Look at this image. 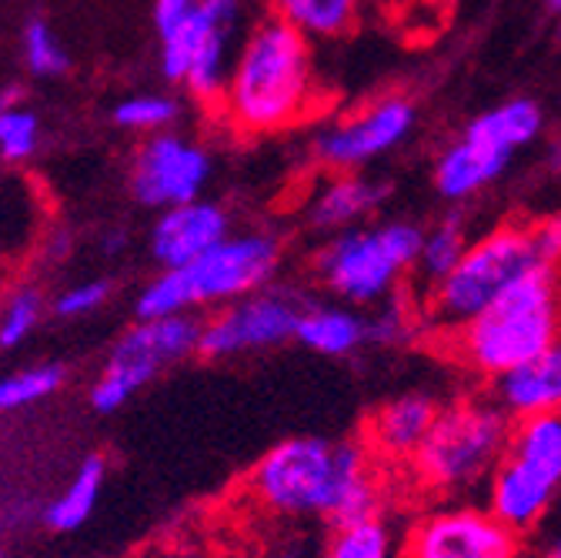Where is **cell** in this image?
Instances as JSON below:
<instances>
[{"instance_id":"obj_1","label":"cell","mask_w":561,"mask_h":558,"mask_svg":"<svg viewBox=\"0 0 561 558\" xmlns=\"http://www.w3.org/2000/svg\"><path fill=\"white\" fill-rule=\"evenodd\" d=\"M321 101L311 41L274 14H257L234 54L218 114L244 137L305 124Z\"/></svg>"},{"instance_id":"obj_2","label":"cell","mask_w":561,"mask_h":558,"mask_svg":"<svg viewBox=\"0 0 561 558\" xmlns=\"http://www.w3.org/2000/svg\"><path fill=\"white\" fill-rule=\"evenodd\" d=\"M251 492L277 515H321L334 528L378 515L381 488L371 452L358 442L285 439L257 462Z\"/></svg>"},{"instance_id":"obj_3","label":"cell","mask_w":561,"mask_h":558,"mask_svg":"<svg viewBox=\"0 0 561 558\" xmlns=\"http://www.w3.org/2000/svg\"><path fill=\"white\" fill-rule=\"evenodd\" d=\"M538 267H561V218L505 221L471 238L461 261L425 292V321L451 334Z\"/></svg>"},{"instance_id":"obj_4","label":"cell","mask_w":561,"mask_h":558,"mask_svg":"<svg viewBox=\"0 0 561 558\" xmlns=\"http://www.w3.org/2000/svg\"><path fill=\"white\" fill-rule=\"evenodd\" d=\"M445 338L451 344V355L488 382L525 365L561 338L558 271L538 267L525 274L522 282H515Z\"/></svg>"},{"instance_id":"obj_5","label":"cell","mask_w":561,"mask_h":558,"mask_svg":"<svg viewBox=\"0 0 561 558\" xmlns=\"http://www.w3.org/2000/svg\"><path fill=\"white\" fill-rule=\"evenodd\" d=\"M421 238L425 228L414 221L355 225L321 244L314 254V274L344 305H381L394 295L401 277L414 271Z\"/></svg>"},{"instance_id":"obj_6","label":"cell","mask_w":561,"mask_h":558,"mask_svg":"<svg viewBox=\"0 0 561 558\" xmlns=\"http://www.w3.org/2000/svg\"><path fill=\"white\" fill-rule=\"evenodd\" d=\"M512 418L491 401H458L438 411L428 439L411 458L414 478L428 492L451 499L491 478L505 455Z\"/></svg>"},{"instance_id":"obj_7","label":"cell","mask_w":561,"mask_h":558,"mask_svg":"<svg viewBox=\"0 0 561 558\" xmlns=\"http://www.w3.org/2000/svg\"><path fill=\"white\" fill-rule=\"evenodd\" d=\"M545 130V111L531 98H508L481 111L448 141L435 161V187L445 201H471L495 184L512 158L535 145Z\"/></svg>"},{"instance_id":"obj_8","label":"cell","mask_w":561,"mask_h":558,"mask_svg":"<svg viewBox=\"0 0 561 558\" xmlns=\"http://www.w3.org/2000/svg\"><path fill=\"white\" fill-rule=\"evenodd\" d=\"M254 18V0H201L184 24L161 37V75L184 84L197 104L218 111L234 54Z\"/></svg>"},{"instance_id":"obj_9","label":"cell","mask_w":561,"mask_h":558,"mask_svg":"<svg viewBox=\"0 0 561 558\" xmlns=\"http://www.w3.org/2000/svg\"><path fill=\"white\" fill-rule=\"evenodd\" d=\"M197 338H201V321L194 315L137 318V324L127 328L111 348L107 365L91 388L94 411L111 414L124 408L130 395L151 385L161 372L197 355Z\"/></svg>"},{"instance_id":"obj_10","label":"cell","mask_w":561,"mask_h":558,"mask_svg":"<svg viewBox=\"0 0 561 558\" xmlns=\"http://www.w3.org/2000/svg\"><path fill=\"white\" fill-rule=\"evenodd\" d=\"M280 261H285V241L267 228H248V231H228L197 261L174 271L184 285L187 308L197 311V308H221L234 298L274 285Z\"/></svg>"},{"instance_id":"obj_11","label":"cell","mask_w":561,"mask_h":558,"mask_svg":"<svg viewBox=\"0 0 561 558\" xmlns=\"http://www.w3.org/2000/svg\"><path fill=\"white\" fill-rule=\"evenodd\" d=\"M305 305L308 301L288 285H267L261 292L234 298L221 305L207 321H201L197 355L225 362L280 348L295 338Z\"/></svg>"},{"instance_id":"obj_12","label":"cell","mask_w":561,"mask_h":558,"mask_svg":"<svg viewBox=\"0 0 561 558\" xmlns=\"http://www.w3.org/2000/svg\"><path fill=\"white\" fill-rule=\"evenodd\" d=\"M417 124V107L404 94L368 101L355 114H344L311 137V155L328 171H362L371 161L398 151Z\"/></svg>"},{"instance_id":"obj_13","label":"cell","mask_w":561,"mask_h":558,"mask_svg":"<svg viewBox=\"0 0 561 558\" xmlns=\"http://www.w3.org/2000/svg\"><path fill=\"white\" fill-rule=\"evenodd\" d=\"M210 174H215V161H210L207 148L168 127L140 141L130 158L127 184L137 204L164 212V207L201 197Z\"/></svg>"},{"instance_id":"obj_14","label":"cell","mask_w":561,"mask_h":558,"mask_svg":"<svg viewBox=\"0 0 561 558\" xmlns=\"http://www.w3.org/2000/svg\"><path fill=\"white\" fill-rule=\"evenodd\" d=\"M408 558H522V535L488 505H451L421 515L408 538Z\"/></svg>"},{"instance_id":"obj_15","label":"cell","mask_w":561,"mask_h":558,"mask_svg":"<svg viewBox=\"0 0 561 558\" xmlns=\"http://www.w3.org/2000/svg\"><path fill=\"white\" fill-rule=\"evenodd\" d=\"M231 231V218L221 204L194 197L158 212L151 228V254L161 267H184L215 248Z\"/></svg>"},{"instance_id":"obj_16","label":"cell","mask_w":561,"mask_h":558,"mask_svg":"<svg viewBox=\"0 0 561 558\" xmlns=\"http://www.w3.org/2000/svg\"><path fill=\"white\" fill-rule=\"evenodd\" d=\"M385 197H388V187L358 171H331V178L321 181L308 194L305 221L314 231L337 235L355 225H365L385 204Z\"/></svg>"},{"instance_id":"obj_17","label":"cell","mask_w":561,"mask_h":558,"mask_svg":"<svg viewBox=\"0 0 561 558\" xmlns=\"http://www.w3.org/2000/svg\"><path fill=\"white\" fill-rule=\"evenodd\" d=\"M438 411L442 405L425 391H408V395L385 401L371 414V425H368L371 452L388 462H411L421 442L428 439Z\"/></svg>"},{"instance_id":"obj_18","label":"cell","mask_w":561,"mask_h":558,"mask_svg":"<svg viewBox=\"0 0 561 558\" xmlns=\"http://www.w3.org/2000/svg\"><path fill=\"white\" fill-rule=\"evenodd\" d=\"M495 405L512 418L561 411V338L541 355L495 378Z\"/></svg>"},{"instance_id":"obj_19","label":"cell","mask_w":561,"mask_h":558,"mask_svg":"<svg viewBox=\"0 0 561 558\" xmlns=\"http://www.w3.org/2000/svg\"><path fill=\"white\" fill-rule=\"evenodd\" d=\"M554 499H558L554 488L541 485L535 475H528L505 455L499 458L495 471L488 478V509L518 535L535 532L551 512Z\"/></svg>"},{"instance_id":"obj_20","label":"cell","mask_w":561,"mask_h":558,"mask_svg":"<svg viewBox=\"0 0 561 558\" xmlns=\"http://www.w3.org/2000/svg\"><path fill=\"white\" fill-rule=\"evenodd\" d=\"M295 341L324 358H351L371 341L368 315L355 305H305Z\"/></svg>"},{"instance_id":"obj_21","label":"cell","mask_w":561,"mask_h":558,"mask_svg":"<svg viewBox=\"0 0 561 558\" xmlns=\"http://www.w3.org/2000/svg\"><path fill=\"white\" fill-rule=\"evenodd\" d=\"M505 458L561 492V411L515 418Z\"/></svg>"},{"instance_id":"obj_22","label":"cell","mask_w":561,"mask_h":558,"mask_svg":"<svg viewBox=\"0 0 561 558\" xmlns=\"http://www.w3.org/2000/svg\"><path fill=\"white\" fill-rule=\"evenodd\" d=\"M264 8L308 41H334L355 31L362 0H264Z\"/></svg>"},{"instance_id":"obj_23","label":"cell","mask_w":561,"mask_h":558,"mask_svg":"<svg viewBox=\"0 0 561 558\" xmlns=\"http://www.w3.org/2000/svg\"><path fill=\"white\" fill-rule=\"evenodd\" d=\"M104 478H107L104 458L101 455L84 458L81 468L75 471V478H70V485L44 509V522L54 532H75V528H81L94 515V509H98Z\"/></svg>"},{"instance_id":"obj_24","label":"cell","mask_w":561,"mask_h":558,"mask_svg":"<svg viewBox=\"0 0 561 558\" xmlns=\"http://www.w3.org/2000/svg\"><path fill=\"white\" fill-rule=\"evenodd\" d=\"M471 235H468V225L461 215H445L438 218L425 238H421V251H417V261H414V274L421 277V285L435 288L442 277L461 261L465 248H468Z\"/></svg>"},{"instance_id":"obj_25","label":"cell","mask_w":561,"mask_h":558,"mask_svg":"<svg viewBox=\"0 0 561 558\" xmlns=\"http://www.w3.org/2000/svg\"><path fill=\"white\" fill-rule=\"evenodd\" d=\"M44 318V292L37 285H18L0 301V348L24 344Z\"/></svg>"},{"instance_id":"obj_26","label":"cell","mask_w":561,"mask_h":558,"mask_svg":"<svg viewBox=\"0 0 561 558\" xmlns=\"http://www.w3.org/2000/svg\"><path fill=\"white\" fill-rule=\"evenodd\" d=\"M324 558H391V528L378 515L337 525Z\"/></svg>"},{"instance_id":"obj_27","label":"cell","mask_w":561,"mask_h":558,"mask_svg":"<svg viewBox=\"0 0 561 558\" xmlns=\"http://www.w3.org/2000/svg\"><path fill=\"white\" fill-rule=\"evenodd\" d=\"M60 385H64L60 365H34V368L11 372L0 378V414L31 408L37 401H44L47 395H54Z\"/></svg>"},{"instance_id":"obj_28","label":"cell","mask_w":561,"mask_h":558,"mask_svg":"<svg viewBox=\"0 0 561 558\" xmlns=\"http://www.w3.org/2000/svg\"><path fill=\"white\" fill-rule=\"evenodd\" d=\"M181 117V104L171 94H130L114 107V124L130 134H158Z\"/></svg>"},{"instance_id":"obj_29","label":"cell","mask_w":561,"mask_h":558,"mask_svg":"<svg viewBox=\"0 0 561 558\" xmlns=\"http://www.w3.org/2000/svg\"><path fill=\"white\" fill-rule=\"evenodd\" d=\"M41 121L27 104L0 107V158L8 164H24L37 155Z\"/></svg>"},{"instance_id":"obj_30","label":"cell","mask_w":561,"mask_h":558,"mask_svg":"<svg viewBox=\"0 0 561 558\" xmlns=\"http://www.w3.org/2000/svg\"><path fill=\"white\" fill-rule=\"evenodd\" d=\"M21 50H24L27 71L37 78H57L67 71V64H70L64 44L57 41V34L44 21H27L24 37H21Z\"/></svg>"},{"instance_id":"obj_31","label":"cell","mask_w":561,"mask_h":558,"mask_svg":"<svg viewBox=\"0 0 561 558\" xmlns=\"http://www.w3.org/2000/svg\"><path fill=\"white\" fill-rule=\"evenodd\" d=\"M414 328L417 324L411 321L408 308L401 301H391V298L375 305V315L368 318V338H371V344H381V348L404 344Z\"/></svg>"},{"instance_id":"obj_32","label":"cell","mask_w":561,"mask_h":558,"mask_svg":"<svg viewBox=\"0 0 561 558\" xmlns=\"http://www.w3.org/2000/svg\"><path fill=\"white\" fill-rule=\"evenodd\" d=\"M107 298H111V282H104V277H88V282L64 288L54 298V311L60 318H84V315L98 311Z\"/></svg>"},{"instance_id":"obj_33","label":"cell","mask_w":561,"mask_h":558,"mask_svg":"<svg viewBox=\"0 0 561 558\" xmlns=\"http://www.w3.org/2000/svg\"><path fill=\"white\" fill-rule=\"evenodd\" d=\"M201 0H154V27L158 37H164L168 31H174L178 24H184L194 11H197Z\"/></svg>"},{"instance_id":"obj_34","label":"cell","mask_w":561,"mask_h":558,"mask_svg":"<svg viewBox=\"0 0 561 558\" xmlns=\"http://www.w3.org/2000/svg\"><path fill=\"white\" fill-rule=\"evenodd\" d=\"M67 244H70V235H67V231H57V238H50L47 251H50L54 258H64V254H67Z\"/></svg>"},{"instance_id":"obj_35","label":"cell","mask_w":561,"mask_h":558,"mask_svg":"<svg viewBox=\"0 0 561 558\" xmlns=\"http://www.w3.org/2000/svg\"><path fill=\"white\" fill-rule=\"evenodd\" d=\"M24 104V91L21 88H8L4 94H0V107H18Z\"/></svg>"},{"instance_id":"obj_36","label":"cell","mask_w":561,"mask_h":558,"mask_svg":"<svg viewBox=\"0 0 561 558\" xmlns=\"http://www.w3.org/2000/svg\"><path fill=\"white\" fill-rule=\"evenodd\" d=\"M541 558H561V528L548 538V545H545Z\"/></svg>"},{"instance_id":"obj_37","label":"cell","mask_w":561,"mask_h":558,"mask_svg":"<svg viewBox=\"0 0 561 558\" xmlns=\"http://www.w3.org/2000/svg\"><path fill=\"white\" fill-rule=\"evenodd\" d=\"M545 4H548L551 14H561V0H545Z\"/></svg>"},{"instance_id":"obj_38","label":"cell","mask_w":561,"mask_h":558,"mask_svg":"<svg viewBox=\"0 0 561 558\" xmlns=\"http://www.w3.org/2000/svg\"><path fill=\"white\" fill-rule=\"evenodd\" d=\"M558 295H561V267H558Z\"/></svg>"},{"instance_id":"obj_39","label":"cell","mask_w":561,"mask_h":558,"mask_svg":"<svg viewBox=\"0 0 561 558\" xmlns=\"http://www.w3.org/2000/svg\"><path fill=\"white\" fill-rule=\"evenodd\" d=\"M0 558H4V548H0Z\"/></svg>"}]
</instances>
